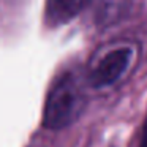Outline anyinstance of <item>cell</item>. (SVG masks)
I'll return each instance as SVG.
<instances>
[{
	"label": "cell",
	"instance_id": "6da1fadb",
	"mask_svg": "<svg viewBox=\"0 0 147 147\" xmlns=\"http://www.w3.org/2000/svg\"><path fill=\"white\" fill-rule=\"evenodd\" d=\"M84 108V98L76 81L67 74L54 84L43 112V125L49 130H62L78 119Z\"/></svg>",
	"mask_w": 147,
	"mask_h": 147
},
{
	"label": "cell",
	"instance_id": "7a4b0ae2",
	"mask_svg": "<svg viewBox=\"0 0 147 147\" xmlns=\"http://www.w3.org/2000/svg\"><path fill=\"white\" fill-rule=\"evenodd\" d=\"M131 59H133V49L130 48H119L108 52L92 70L89 82L93 87H108L114 84L125 73Z\"/></svg>",
	"mask_w": 147,
	"mask_h": 147
},
{
	"label": "cell",
	"instance_id": "3957f363",
	"mask_svg": "<svg viewBox=\"0 0 147 147\" xmlns=\"http://www.w3.org/2000/svg\"><path fill=\"white\" fill-rule=\"evenodd\" d=\"M92 0H48L46 21L49 26H62L78 16Z\"/></svg>",
	"mask_w": 147,
	"mask_h": 147
},
{
	"label": "cell",
	"instance_id": "277c9868",
	"mask_svg": "<svg viewBox=\"0 0 147 147\" xmlns=\"http://www.w3.org/2000/svg\"><path fill=\"white\" fill-rule=\"evenodd\" d=\"M141 147H147V120H146V123H144L142 138H141Z\"/></svg>",
	"mask_w": 147,
	"mask_h": 147
}]
</instances>
